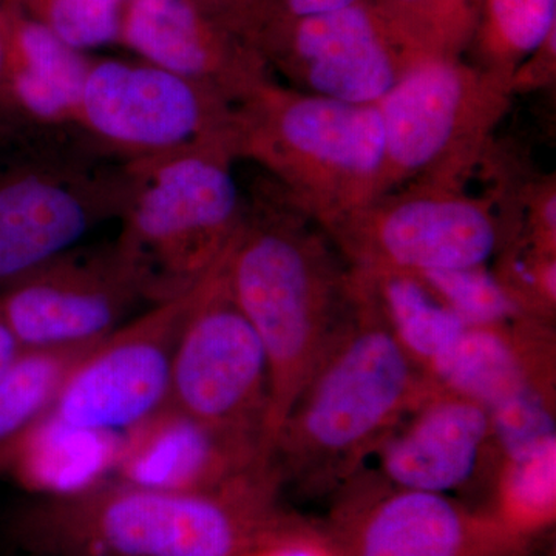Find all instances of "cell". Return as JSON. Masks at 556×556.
<instances>
[{"mask_svg":"<svg viewBox=\"0 0 556 556\" xmlns=\"http://www.w3.org/2000/svg\"><path fill=\"white\" fill-rule=\"evenodd\" d=\"M274 468L212 492H174L109 479L62 497H33L9 533L28 556H241L299 518L280 503Z\"/></svg>","mask_w":556,"mask_h":556,"instance_id":"cell-1","label":"cell"},{"mask_svg":"<svg viewBox=\"0 0 556 556\" xmlns=\"http://www.w3.org/2000/svg\"><path fill=\"white\" fill-rule=\"evenodd\" d=\"M303 217L278 190L247 201L243 225L225 257L230 292L268 358L269 452L300 391L356 308L351 269H342Z\"/></svg>","mask_w":556,"mask_h":556,"instance_id":"cell-2","label":"cell"},{"mask_svg":"<svg viewBox=\"0 0 556 556\" xmlns=\"http://www.w3.org/2000/svg\"><path fill=\"white\" fill-rule=\"evenodd\" d=\"M356 308L327 351L274 439L281 484L306 493L356 477L402 419L438 386L354 289Z\"/></svg>","mask_w":556,"mask_h":556,"instance_id":"cell-3","label":"cell"},{"mask_svg":"<svg viewBox=\"0 0 556 556\" xmlns=\"http://www.w3.org/2000/svg\"><path fill=\"white\" fill-rule=\"evenodd\" d=\"M233 159L258 164L280 195L327 229L383 195L378 104H351L269 80L236 105Z\"/></svg>","mask_w":556,"mask_h":556,"instance_id":"cell-4","label":"cell"},{"mask_svg":"<svg viewBox=\"0 0 556 556\" xmlns=\"http://www.w3.org/2000/svg\"><path fill=\"white\" fill-rule=\"evenodd\" d=\"M233 161L225 144L126 161L129 200L113 243L150 305L195 288L239 233L247 200Z\"/></svg>","mask_w":556,"mask_h":556,"instance_id":"cell-5","label":"cell"},{"mask_svg":"<svg viewBox=\"0 0 556 556\" xmlns=\"http://www.w3.org/2000/svg\"><path fill=\"white\" fill-rule=\"evenodd\" d=\"M514 91L510 80L456 53L416 62L378 102L383 195L412 186L464 190Z\"/></svg>","mask_w":556,"mask_h":556,"instance_id":"cell-6","label":"cell"},{"mask_svg":"<svg viewBox=\"0 0 556 556\" xmlns=\"http://www.w3.org/2000/svg\"><path fill=\"white\" fill-rule=\"evenodd\" d=\"M129 192L126 161L79 138H51L0 164V289L118 222Z\"/></svg>","mask_w":556,"mask_h":556,"instance_id":"cell-7","label":"cell"},{"mask_svg":"<svg viewBox=\"0 0 556 556\" xmlns=\"http://www.w3.org/2000/svg\"><path fill=\"white\" fill-rule=\"evenodd\" d=\"M254 42L292 89L351 104H378L416 62L445 54L380 0L303 20L260 22Z\"/></svg>","mask_w":556,"mask_h":556,"instance_id":"cell-8","label":"cell"},{"mask_svg":"<svg viewBox=\"0 0 556 556\" xmlns=\"http://www.w3.org/2000/svg\"><path fill=\"white\" fill-rule=\"evenodd\" d=\"M233 115L236 105L159 65L91 60L75 134L89 148L121 161L200 144H225L230 150Z\"/></svg>","mask_w":556,"mask_h":556,"instance_id":"cell-9","label":"cell"},{"mask_svg":"<svg viewBox=\"0 0 556 556\" xmlns=\"http://www.w3.org/2000/svg\"><path fill=\"white\" fill-rule=\"evenodd\" d=\"M492 201L412 186L332 223L325 233L354 269L427 274L485 266L514 241Z\"/></svg>","mask_w":556,"mask_h":556,"instance_id":"cell-10","label":"cell"},{"mask_svg":"<svg viewBox=\"0 0 556 556\" xmlns=\"http://www.w3.org/2000/svg\"><path fill=\"white\" fill-rule=\"evenodd\" d=\"M225 257L201 281L182 321L169 405L212 426L257 437L268 450V358L230 292Z\"/></svg>","mask_w":556,"mask_h":556,"instance_id":"cell-11","label":"cell"},{"mask_svg":"<svg viewBox=\"0 0 556 556\" xmlns=\"http://www.w3.org/2000/svg\"><path fill=\"white\" fill-rule=\"evenodd\" d=\"M324 530L338 556H540L538 536L439 493L346 482Z\"/></svg>","mask_w":556,"mask_h":556,"instance_id":"cell-12","label":"cell"},{"mask_svg":"<svg viewBox=\"0 0 556 556\" xmlns=\"http://www.w3.org/2000/svg\"><path fill=\"white\" fill-rule=\"evenodd\" d=\"M201 281L124 321L91 348L62 387L51 415L73 426L124 434L167 407L179 331Z\"/></svg>","mask_w":556,"mask_h":556,"instance_id":"cell-13","label":"cell"},{"mask_svg":"<svg viewBox=\"0 0 556 556\" xmlns=\"http://www.w3.org/2000/svg\"><path fill=\"white\" fill-rule=\"evenodd\" d=\"M148 303L115 243L75 247L0 289V316L22 350L93 345Z\"/></svg>","mask_w":556,"mask_h":556,"instance_id":"cell-14","label":"cell"},{"mask_svg":"<svg viewBox=\"0 0 556 556\" xmlns=\"http://www.w3.org/2000/svg\"><path fill=\"white\" fill-rule=\"evenodd\" d=\"M119 46L232 105L274 79L248 28L200 0H126Z\"/></svg>","mask_w":556,"mask_h":556,"instance_id":"cell-15","label":"cell"},{"mask_svg":"<svg viewBox=\"0 0 556 556\" xmlns=\"http://www.w3.org/2000/svg\"><path fill=\"white\" fill-rule=\"evenodd\" d=\"M273 460L262 439L164 407L124 433L115 479L174 492H212Z\"/></svg>","mask_w":556,"mask_h":556,"instance_id":"cell-16","label":"cell"},{"mask_svg":"<svg viewBox=\"0 0 556 556\" xmlns=\"http://www.w3.org/2000/svg\"><path fill=\"white\" fill-rule=\"evenodd\" d=\"M490 445H495L490 413L438 387L376 452L386 484L448 495L477 477Z\"/></svg>","mask_w":556,"mask_h":556,"instance_id":"cell-17","label":"cell"},{"mask_svg":"<svg viewBox=\"0 0 556 556\" xmlns=\"http://www.w3.org/2000/svg\"><path fill=\"white\" fill-rule=\"evenodd\" d=\"M0 10L5 33V100L16 135H76V112L90 58L10 3L0 0Z\"/></svg>","mask_w":556,"mask_h":556,"instance_id":"cell-18","label":"cell"},{"mask_svg":"<svg viewBox=\"0 0 556 556\" xmlns=\"http://www.w3.org/2000/svg\"><path fill=\"white\" fill-rule=\"evenodd\" d=\"M504 327L467 328L455 346L438 361L428 376L442 390L470 399L492 412L530 388L544 387L548 362L538 361L547 339L540 336L538 318L522 317ZM551 372V371H548Z\"/></svg>","mask_w":556,"mask_h":556,"instance_id":"cell-19","label":"cell"},{"mask_svg":"<svg viewBox=\"0 0 556 556\" xmlns=\"http://www.w3.org/2000/svg\"><path fill=\"white\" fill-rule=\"evenodd\" d=\"M123 438L47 413L0 453V475L33 497L76 495L115 478Z\"/></svg>","mask_w":556,"mask_h":556,"instance_id":"cell-20","label":"cell"},{"mask_svg":"<svg viewBox=\"0 0 556 556\" xmlns=\"http://www.w3.org/2000/svg\"><path fill=\"white\" fill-rule=\"evenodd\" d=\"M350 269L357 294L376 311L391 334L427 375L466 331V325L416 274Z\"/></svg>","mask_w":556,"mask_h":556,"instance_id":"cell-21","label":"cell"},{"mask_svg":"<svg viewBox=\"0 0 556 556\" xmlns=\"http://www.w3.org/2000/svg\"><path fill=\"white\" fill-rule=\"evenodd\" d=\"M97 343L68 350H22L0 378V453L51 412L68 376Z\"/></svg>","mask_w":556,"mask_h":556,"instance_id":"cell-22","label":"cell"},{"mask_svg":"<svg viewBox=\"0 0 556 556\" xmlns=\"http://www.w3.org/2000/svg\"><path fill=\"white\" fill-rule=\"evenodd\" d=\"M556 0H485L478 40L479 67L510 80L555 38Z\"/></svg>","mask_w":556,"mask_h":556,"instance_id":"cell-23","label":"cell"},{"mask_svg":"<svg viewBox=\"0 0 556 556\" xmlns=\"http://www.w3.org/2000/svg\"><path fill=\"white\" fill-rule=\"evenodd\" d=\"M503 459L492 511L519 532L538 536L555 521L556 438Z\"/></svg>","mask_w":556,"mask_h":556,"instance_id":"cell-24","label":"cell"},{"mask_svg":"<svg viewBox=\"0 0 556 556\" xmlns=\"http://www.w3.org/2000/svg\"><path fill=\"white\" fill-rule=\"evenodd\" d=\"M467 328L504 327L526 316L485 266L416 274Z\"/></svg>","mask_w":556,"mask_h":556,"instance_id":"cell-25","label":"cell"},{"mask_svg":"<svg viewBox=\"0 0 556 556\" xmlns=\"http://www.w3.org/2000/svg\"><path fill=\"white\" fill-rule=\"evenodd\" d=\"M84 51L118 43L126 0H3Z\"/></svg>","mask_w":556,"mask_h":556,"instance_id":"cell-26","label":"cell"},{"mask_svg":"<svg viewBox=\"0 0 556 556\" xmlns=\"http://www.w3.org/2000/svg\"><path fill=\"white\" fill-rule=\"evenodd\" d=\"M388 10L417 30L447 42H463L466 24L457 14V0H380Z\"/></svg>","mask_w":556,"mask_h":556,"instance_id":"cell-27","label":"cell"},{"mask_svg":"<svg viewBox=\"0 0 556 556\" xmlns=\"http://www.w3.org/2000/svg\"><path fill=\"white\" fill-rule=\"evenodd\" d=\"M241 556H338L325 532L303 522Z\"/></svg>","mask_w":556,"mask_h":556,"instance_id":"cell-28","label":"cell"},{"mask_svg":"<svg viewBox=\"0 0 556 556\" xmlns=\"http://www.w3.org/2000/svg\"><path fill=\"white\" fill-rule=\"evenodd\" d=\"M358 0H257V24L265 21H291L332 13L354 5Z\"/></svg>","mask_w":556,"mask_h":556,"instance_id":"cell-29","label":"cell"},{"mask_svg":"<svg viewBox=\"0 0 556 556\" xmlns=\"http://www.w3.org/2000/svg\"><path fill=\"white\" fill-rule=\"evenodd\" d=\"M207 3L229 16L240 21L249 31H254L255 21H257V0H200Z\"/></svg>","mask_w":556,"mask_h":556,"instance_id":"cell-30","label":"cell"},{"mask_svg":"<svg viewBox=\"0 0 556 556\" xmlns=\"http://www.w3.org/2000/svg\"><path fill=\"white\" fill-rule=\"evenodd\" d=\"M5 100V33H3L2 10H0V135H14Z\"/></svg>","mask_w":556,"mask_h":556,"instance_id":"cell-31","label":"cell"},{"mask_svg":"<svg viewBox=\"0 0 556 556\" xmlns=\"http://www.w3.org/2000/svg\"><path fill=\"white\" fill-rule=\"evenodd\" d=\"M22 353V346L13 332L0 316V378L5 375L7 369L11 367L17 356Z\"/></svg>","mask_w":556,"mask_h":556,"instance_id":"cell-32","label":"cell"}]
</instances>
